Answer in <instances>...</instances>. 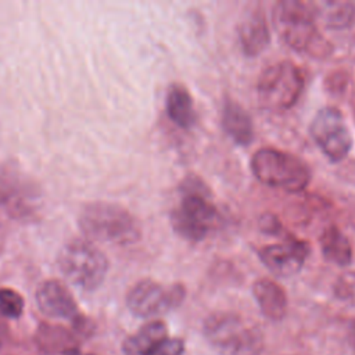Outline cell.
I'll list each match as a JSON object with an SVG mask.
<instances>
[{
  "instance_id": "cell-24",
  "label": "cell",
  "mask_w": 355,
  "mask_h": 355,
  "mask_svg": "<svg viewBox=\"0 0 355 355\" xmlns=\"http://www.w3.org/2000/svg\"><path fill=\"white\" fill-rule=\"evenodd\" d=\"M65 355H94V354H85V352H80L79 349H73V348H71V349H67Z\"/></svg>"
},
{
  "instance_id": "cell-19",
  "label": "cell",
  "mask_w": 355,
  "mask_h": 355,
  "mask_svg": "<svg viewBox=\"0 0 355 355\" xmlns=\"http://www.w3.org/2000/svg\"><path fill=\"white\" fill-rule=\"evenodd\" d=\"M316 18L319 17L329 29H345L355 19V3L347 0H327L313 3Z\"/></svg>"
},
{
  "instance_id": "cell-23",
  "label": "cell",
  "mask_w": 355,
  "mask_h": 355,
  "mask_svg": "<svg viewBox=\"0 0 355 355\" xmlns=\"http://www.w3.org/2000/svg\"><path fill=\"white\" fill-rule=\"evenodd\" d=\"M349 341L355 347V322H352V324L349 327Z\"/></svg>"
},
{
  "instance_id": "cell-13",
  "label": "cell",
  "mask_w": 355,
  "mask_h": 355,
  "mask_svg": "<svg viewBox=\"0 0 355 355\" xmlns=\"http://www.w3.org/2000/svg\"><path fill=\"white\" fill-rule=\"evenodd\" d=\"M239 42L247 57H257L266 50L270 42V31L262 10H251L240 22Z\"/></svg>"
},
{
  "instance_id": "cell-11",
  "label": "cell",
  "mask_w": 355,
  "mask_h": 355,
  "mask_svg": "<svg viewBox=\"0 0 355 355\" xmlns=\"http://www.w3.org/2000/svg\"><path fill=\"white\" fill-rule=\"evenodd\" d=\"M309 252L311 247L306 241L290 236L284 239L283 243L269 244L259 248L258 257L273 275L290 277L302 269Z\"/></svg>"
},
{
  "instance_id": "cell-17",
  "label": "cell",
  "mask_w": 355,
  "mask_h": 355,
  "mask_svg": "<svg viewBox=\"0 0 355 355\" xmlns=\"http://www.w3.org/2000/svg\"><path fill=\"white\" fill-rule=\"evenodd\" d=\"M323 258L337 266H348L352 262V247L348 237L336 225H329L319 236Z\"/></svg>"
},
{
  "instance_id": "cell-9",
  "label": "cell",
  "mask_w": 355,
  "mask_h": 355,
  "mask_svg": "<svg viewBox=\"0 0 355 355\" xmlns=\"http://www.w3.org/2000/svg\"><path fill=\"white\" fill-rule=\"evenodd\" d=\"M309 133L322 153L333 162L344 159L352 147V135L345 116L333 105L322 107L315 114Z\"/></svg>"
},
{
  "instance_id": "cell-4",
  "label": "cell",
  "mask_w": 355,
  "mask_h": 355,
  "mask_svg": "<svg viewBox=\"0 0 355 355\" xmlns=\"http://www.w3.org/2000/svg\"><path fill=\"white\" fill-rule=\"evenodd\" d=\"M251 172L263 184L287 193H300L312 179L311 168L300 157L273 147L258 148L251 157Z\"/></svg>"
},
{
  "instance_id": "cell-21",
  "label": "cell",
  "mask_w": 355,
  "mask_h": 355,
  "mask_svg": "<svg viewBox=\"0 0 355 355\" xmlns=\"http://www.w3.org/2000/svg\"><path fill=\"white\" fill-rule=\"evenodd\" d=\"M348 83H349V73L345 69H334L324 79L326 90L334 96L343 94L348 87Z\"/></svg>"
},
{
  "instance_id": "cell-6",
  "label": "cell",
  "mask_w": 355,
  "mask_h": 355,
  "mask_svg": "<svg viewBox=\"0 0 355 355\" xmlns=\"http://www.w3.org/2000/svg\"><path fill=\"white\" fill-rule=\"evenodd\" d=\"M305 87L302 69L288 60L268 65L257 82L259 104L269 111L282 112L290 110L301 97Z\"/></svg>"
},
{
  "instance_id": "cell-10",
  "label": "cell",
  "mask_w": 355,
  "mask_h": 355,
  "mask_svg": "<svg viewBox=\"0 0 355 355\" xmlns=\"http://www.w3.org/2000/svg\"><path fill=\"white\" fill-rule=\"evenodd\" d=\"M0 205L14 219L33 218L40 207V191L22 172L7 168L0 175Z\"/></svg>"
},
{
  "instance_id": "cell-7",
  "label": "cell",
  "mask_w": 355,
  "mask_h": 355,
  "mask_svg": "<svg viewBox=\"0 0 355 355\" xmlns=\"http://www.w3.org/2000/svg\"><path fill=\"white\" fill-rule=\"evenodd\" d=\"M62 275L82 290H96L105 279L108 259L100 248L85 239H73L67 243L58 257Z\"/></svg>"
},
{
  "instance_id": "cell-20",
  "label": "cell",
  "mask_w": 355,
  "mask_h": 355,
  "mask_svg": "<svg viewBox=\"0 0 355 355\" xmlns=\"http://www.w3.org/2000/svg\"><path fill=\"white\" fill-rule=\"evenodd\" d=\"M24 312V298L12 288H0V313L6 318L17 319Z\"/></svg>"
},
{
  "instance_id": "cell-18",
  "label": "cell",
  "mask_w": 355,
  "mask_h": 355,
  "mask_svg": "<svg viewBox=\"0 0 355 355\" xmlns=\"http://www.w3.org/2000/svg\"><path fill=\"white\" fill-rule=\"evenodd\" d=\"M164 338H166V324L162 320H153L128 337L122 345V351L125 355H146Z\"/></svg>"
},
{
  "instance_id": "cell-15",
  "label": "cell",
  "mask_w": 355,
  "mask_h": 355,
  "mask_svg": "<svg viewBox=\"0 0 355 355\" xmlns=\"http://www.w3.org/2000/svg\"><path fill=\"white\" fill-rule=\"evenodd\" d=\"M222 126L227 136L239 146L254 140V123L248 111L233 98H226L222 108Z\"/></svg>"
},
{
  "instance_id": "cell-22",
  "label": "cell",
  "mask_w": 355,
  "mask_h": 355,
  "mask_svg": "<svg viewBox=\"0 0 355 355\" xmlns=\"http://www.w3.org/2000/svg\"><path fill=\"white\" fill-rule=\"evenodd\" d=\"M184 341L182 338H164L146 355H183Z\"/></svg>"
},
{
  "instance_id": "cell-1",
  "label": "cell",
  "mask_w": 355,
  "mask_h": 355,
  "mask_svg": "<svg viewBox=\"0 0 355 355\" xmlns=\"http://www.w3.org/2000/svg\"><path fill=\"white\" fill-rule=\"evenodd\" d=\"M273 25L282 40L298 53L313 58H326L333 53V44L316 25L313 3L302 0H282L276 3Z\"/></svg>"
},
{
  "instance_id": "cell-12",
  "label": "cell",
  "mask_w": 355,
  "mask_h": 355,
  "mask_svg": "<svg viewBox=\"0 0 355 355\" xmlns=\"http://www.w3.org/2000/svg\"><path fill=\"white\" fill-rule=\"evenodd\" d=\"M39 309L50 318L76 319L78 305L71 291L58 280H44L36 290Z\"/></svg>"
},
{
  "instance_id": "cell-2",
  "label": "cell",
  "mask_w": 355,
  "mask_h": 355,
  "mask_svg": "<svg viewBox=\"0 0 355 355\" xmlns=\"http://www.w3.org/2000/svg\"><path fill=\"white\" fill-rule=\"evenodd\" d=\"M179 191L180 202L171 212V225L176 234L189 241L204 240L220 222L218 208L211 200V191L201 178L186 176Z\"/></svg>"
},
{
  "instance_id": "cell-3",
  "label": "cell",
  "mask_w": 355,
  "mask_h": 355,
  "mask_svg": "<svg viewBox=\"0 0 355 355\" xmlns=\"http://www.w3.org/2000/svg\"><path fill=\"white\" fill-rule=\"evenodd\" d=\"M79 226L89 239L116 245L135 244L141 237V226L135 215L114 202L87 204L80 212Z\"/></svg>"
},
{
  "instance_id": "cell-25",
  "label": "cell",
  "mask_w": 355,
  "mask_h": 355,
  "mask_svg": "<svg viewBox=\"0 0 355 355\" xmlns=\"http://www.w3.org/2000/svg\"><path fill=\"white\" fill-rule=\"evenodd\" d=\"M3 327H4V326H3V323H1V320H0V340H1V337H3V330H4Z\"/></svg>"
},
{
  "instance_id": "cell-14",
  "label": "cell",
  "mask_w": 355,
  "mask_h": 355,
  "mask_svg": "<svg viewBox=\"0 0 355 355\" xmlns=\"http://www.w3.org/2000/svg\"><path fill=\"white\" fill-rule=\"evenodd\" d=\"M252 295L263 313L270 320H282L288 308L287 294L283 287L272 279L261 277L252 284Z\"/></svg>"
},
{
  "instance_id": "cell-5",
  "label": "cell",
  "mask_w": 355,
  "mask_h": 355,
  "mask_svg": "<svg viewBox=\"0 0 355 355\" xmlns=\"http://www.w3.org/2000/svg\"><path fill=\"white\" fill-rule=\"evenodd\" d=\"M204 336L219 355H259L262 331L240 315L215 312L204 322Z\"/></svg>"
},
{
  "instance_id": "cell-16",
  "label": "cell",
  "mask_w": 355,
  "mask_h": 355,
  "mask_svg": "<svg viewBox=\"0 0 355 355\" xmlns=\"http://www.w3.org/2000/svg\"><path fill=\"white\" fill-rule=\"evenodd\" d=\"M165 108L169 119L182 129H190L196 123V110L190 92L182 83L169 86Z\"/></svg>"
},
{
  "instance_id": "cell-8",
  "label": "cell",
  "mask_w": 355,
  "mask_h": 355,
  "mask_svg": "<svg viewBox=\"0 0 355 355\" xmlns=\"http://www.w3.org/2000/svg\"><path fill=\"white\" fill-rule=\"evenodd\" d=\"M186 297V288L180 283L164 286L151 279L137 282L126 295L129 311L139 318H153L176 309Z\"/></svg>"
}]
</instances>
